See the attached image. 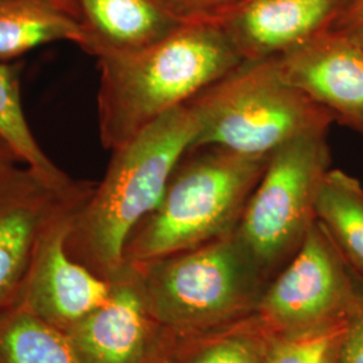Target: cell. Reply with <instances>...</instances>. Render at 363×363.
Listing matches in <instances>:
<instances>
[{
	"label": "cell",
	"mask_w": 363,
	"mask_h": 363,
	"mask_svg": "<svg viewBox=\"0 0 363 363\" xmlns=\"http://www.w3.org/2000/svg\"><path fill=\"white\" fill-rule=\"evenodd\" d=\"M244 62L217 23H186L155 45L97 60L99 136L113 151Z\"/></svg>",
	"instance_id": "6da1fadb"
},
{
	"label": "cell",
	"mask_w": 363,
	"mask_h": 363,
	"mask_svg": "<svg viewBox=\"0 0 363 363\" xmlns=\"http://www.w3.org/2000/svg\"><path fill=\"white\" fill-rule=\"evenodd\" d=\"M199 125L189 105L172 109L111 151L104 178L78 208L66 237L67 255L112 280L125 267L124 249L135 228L157 206Z\"/></svg>",
	"instance_id": "7a4b0ae2"
},
{
	"label": "cell",
	"mask_w": 363,
	"mask_h": 363,
	"mask_svg": "<svg viewBox=\"0 0 363 363\" xmlns=\"http://www.w3.org/2000/svg\"><path fill=\"white\" fill-rule=\"evenodd\" d=\"M271 155H242L214 144L190 145L157 206L130 233L125 264L166 257L233 234Z\"/></svg>",
	"instance_id": "3957f363"
},
{
	"label": "cell",
	"mask_w": 363,
	"mask_h": 363,
	"mask_svg": "<svg viewBox=\"0 0 363 363\" xmlns=\"http://www.w3.org/2000/svg\"><path fill=\"white\" fill-rule=\"evenodd\" d=\"M187 105L199 125L194 144L242 155H271L334 123L323 106L283 76L276 58L244 61Z\"/></svg>",
	"instance_id": "277c9868"
},
{
	"label": "cell",
	"mask_w": 363,
	"mask_h": 363,
	"mask_svg": "<svg viewBox=\"0 0 363 363\" xmlns=\"http://www.w3.org/2000/svg\"><path fill=\"white\" fill-rule=\"evenodd\" d=\"M327 135L313 132L277 148L247 199L233 235L259 272L292 259L316 222V198L331 169Z\"/></svg>",
	"instance_id": "5b68a950"
},
{
	"label": "cell",
	"mask_w": 363,
	"mask_h": 363,
	"mask_svg": "<svg viewBox=\"0 0 363 363\" xmlns=\"http://www.w3.org/2000/svg\"><path fill=\"white\" fill-rule=\"evenodd\" d=\"M130 265L151 315L169 333L208 325L238 310L259 273L233 234Z\"/></svg>",
	"instance_id": "8992f818"
},
{
	"label": "cell",
	"mask_w": 363,
	"mask_h": 363,
	"mask_svg": "<svg viewBox=\"0 0 363 363\" xmlns=\"http://www.w3.org/2000/svg\"><path fill=\"white\" fill-rule=\"evenodd\" d=\"M94 186L58 183L25 164L0 171V315L19 308L42 241L77 213Z\"/></svg>",
	"instance_id": "52a82bcc"
},
{
	"label": "cell",
	"mask_w": 363,
	"mask_h": 363,
	"mask_svg": "<svg viewBox=\"0 0 363 363\" xmlns=\"http://www.w3.org/2000/svg\"><path fill=\"white\" fill-rule=\"evenodd\" d=\"M104 304L65 333L82 363H164L169 333L147 307L136 271L130 264L113 277Z\"/></svg>",
	"instance_id": "ba28073f"
},
{
	"label": "cell",
	"mask_w": 363,
	"mask_h": 363,
	"mask_svg": "<svg viewBox=\"0 0 363 363\" xmlns=\"http://www.w3.org/2000/svg\"><path fill=\"white\" fill-rule=\"evenodd\" d=\"M276 60L291 84L363 139V50L349 31L330 30Z\"/></svg>",
	"instance_id": "9c48e42d"
},
{
	"label": "cell",
	"mask_w": 363,
	"mask_h": 363,
	"mask_svg": "<svg viewBox=\"0 0 363 363\" xmlns=\"http://www.w3.org/2000/svg\"><path fill=\"white\" fill-rule=\"evenodd\" d=\"M73 216L60 220L42 241L19 306L64 334L100 308L112 289L111 280L67 255L65 241Z\"/></svg>",
	"instance_id": "30bf717a"
},
{
	"label": "cell",
	"mask_w": 363,
	"mask_h": 363,
	"mask_svg": "<svg viewBox=\"0 0 363 363\" xmlns=\"http://www.w3.org/2000/svg\"><path fill=\"white\" fill-rule=\"evenodd\" d=\"M352 1L244 0L220 26L244 61L279 58L333 30Z\"/></svg>",
	"instance_id": "8fae6325"
},
{
	"label": "cell",
	"mask_w": 363,
	"mask_h": 363,
	"mask_svg": "<svg viewBox=\"0 0 363 363\" xmlns=\"http://www.w3.org/2000/svg\"><path fill=\"white\" fill-rule=\"evenodd\" d=\"M343 256L316 220L298 253L261 301L273 325L300 330L333 311L343 284Z\"/></svg>",
	"instance_id": "7c38bea8"
},
{
	"label": "cell",
	"mask_w": 363,
	"mask_h": 363,
	"mask_svg": "<svg viewBox=\"0 0 363 363\" xmlns=\"http://www.w3.org/2000/svg\"><path fill=\"white\" fill-rule=\"evenodd\" d=\"M85 43L96 60L140 52L187 22L164 0H76Z\"/></svg>",
	"instance_id": "4fadbf2b"
},
{
	"label": "cell",
	"mask_w": 363,
	"mask_h": 363,
	"mask_svg": "<svg viewBox=\"0 0 363 363\" xmlns=\"http://www.w3.org/2000/svg\"><path fill=\"white\" fill-rule=\"evenodd\" d=\"M85 43L84 28L76 16L50 0H0V64L16 62L42 45Z\"/></svg>",
	"instance_id": "5bb4252c"
},
{
	"label": "cell",
	"mask_w": 363,
	"mask_h": 363,
	"mask_svg": "<svg viewBox=\"0 0 363 363\" xmlns=\"http://www.w3.org/2000/svg\"><path fill=\"white\" fill-rule=\"evenodd\" d=\"M315 214L340 255L363 272L362 183L342 169H328Z\"/></svg>",
	"instance_id": "9a60e30c"
},
{
	"label": "cell",
	"mask_w": 363,
	"mask_h": 363,
	"mask_svg": "<svg viewBox=\"0 0 363 363\" xmlns=\"http://www.w3.org/2000/svg\"><path fill=\"white\" fill-rule=\"evenodd\" d=\"M22 64H0V139L19 162L58 183L73 181L60 169L35 139L22 103Z\"/></svg>",
	"instance_id": "2e32d148"
},
{
	"label": "cell",
	"mask_w": 363,
	"mask_h": 363,
	"mask_svg": "<svg viewBox=\"0 0 363 363\" xmlns=\"http://www.w3.org/2000/svg\"><path fill=\"white\" fill-rule=\"evenodd\" d=\"M0 363H82L64 333L16 308L0 315Z\"/></svg>",
	"instance_id": "e0dca14e"
},
{
	"label": "cell",
	"mask_w": 363,
	"mask_h": 363,
	"mask_svg": "<svg viewBox=\"0 0 363 363\" xmlns=\"http://www.w3.org/2000/svg\"><path fill=\"white\" fill-rule=\"evenodd\" d=\"M331 350V337L327 334H308L276 345L265 352L262 363H318Z\"/></svg>",
	"instance_id": "ac0fdd59"
},
{
	"label": "cell",
	"mask_w": 363,
	"mask_h": 363,
	"mask_svg": "<svg viewBox=\"0 0 363 363\" xmlns=\"http://www.w3.org/2000/svg\"><path fill=\"white\" fill-rule=\"evenodd\" d=\"M264 355L250 337L232 335L210 343L190 363H262Z\"/></svg>",
	"instance_id": "d6986e66"
},
{
	"label": "cell",
	"mask_w": 363,
	"mask_h": 363,
	"mask_svg": "<svg viewBox=\"0 0 363 363\" xmlns=\"http://www.w3.org/2000/svg\"><path fill=\"white\" fill-rule=\"evenodd\" d=\"M187 23H217L244 0H164Z\"/></svg>",
	"instance_id": "ffe728a7"
},
{
	"label": "cell",
	"mask_w": 363,
	"mask_h": 363,
	"mask_svg": "<svg viewBox=\"0 0 363 363\" xmlns=\"http://www.w3.org/2000/svg\"><path fill=\"white\" fill-rule=\"evenodd\" d=\"M337 363H363V303L354 312L342 340Z\"/></svg>",
	"instance_id": "44dd1931"
},
{
	"label": "cell",
	"mask_w": 363,
	"mask_h": 363,
	"mask_svg": "<svg viewBox=\"0 0 363 363\" xmlns=\"http://www.w3.org/2000/svg\"><path fill=\"white\" fill-rule=\"evenodd\" d=\"M363 22V0H354L350 10L345 18V26L342 30H349Z\"/></svg>",
	"instance_id": "7402d4cb"
},
{
	"label": "cell",
	"mask_w": 363,
	"mask_h": 363,
	"mask_svg": "<svg viewBox=\"0 0 363 363\" xmlns=\"http://www.w3.org/2000/svg\"><path fill=\"white\" fill-rule=\"evenodd\" d=\"M22 164L13 154V150L0 139V171Z\"/></svg>",
	"instance_id": "603a6c76"
},
{
	"label": "cell",
	"mask_w": 363,
	"mask_h": 363,
	"mask_svg": "<svg viewBox=\"0 0 363 363\" xmlns=\"http://www.w3.org/2000/svg\"><path fill=\"white\" fill-rule=\"evenodd\" d=\"M57 7L64 10L67 13L76 16L79 19V10H78L77 1L76 0H50Z\"/></svg>",
	"instance_id": "cb8c5ba5"
},
{
	"label": "cell",
	"mask_w": 363,
	"mask_h": 363,
	"mask_svg": "<svg viewBox=\"0 0 363 363\" xmlns=\"http://www.w3.org/2000/svg\"><path fill=\"white\" fill-rule=\"evenodd\" d=\"M346 31L350 33L351 37L355 39V42L361 46V49L363 50V22L359 23V25H357V26L351 27V28L346 30Z\"/></svg>",
	"instance_id": "d4e9b609"
},
{
	"label": "cell",
	"mask_w": 363,
	"mask_h": 363,
	"mask_svg": "<svg viewBox=\"0 0 363 363\" xmlns=\"http://www.w3.org/2000/svg\"><path fill=\"white\" fill-rule=\"evenodd\" d=\"M318 363H334V361H333V357H331V350L327 351L325 355L320 358V361Z\"/></svg>",
	"instance_id": "484cf974"
}]
</instances>
